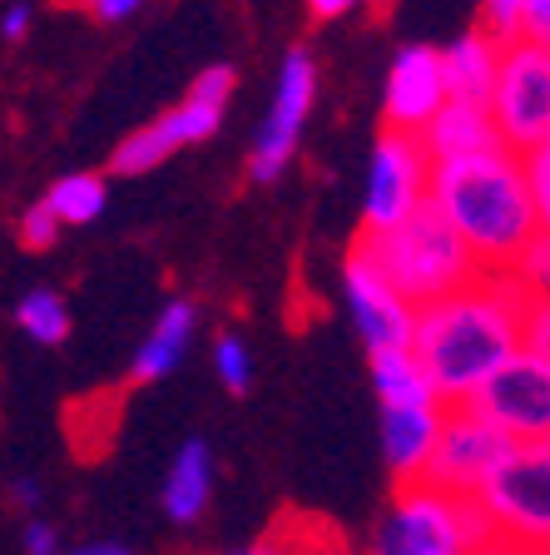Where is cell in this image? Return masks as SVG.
I'll return each mask as SVG.
<instances>
[{
  "instance_id": "obj_1",
  "label": "cell",
  "mask_w": 550,
  "mask_h": 555,
  "mask_svg": "<svg viewBox=\"0 0 550 555\" xmlns=\"http://www.w3.org/2000/svg\"><path fill=\"white\" fill-rule=\"evenodd\" d=\"M521 308H526V293L506 273H482L451 298L417 308L412 358L422 362L436 402L466 406L506 362L516 358Z\"/></svg>"
},
{
  "instance_id": "obj_2",
  "label": "cell",
  "mask_w": 550,
  "mask_h": 555,
  "mask_svg": "<svg viewBox=\"0 0 550 555\" xmlns=\"http://www.w3.org/2000/svg\"><path fill=\"white\" fill-rule=\"evenodd\" d=\"M426 204L451 223V233L466 243L482 273H506L536 238L526 169H521V154H511L506 144L461 154V159H436L426 179Z\"/></svg>"
},
{
  "instance_id": "obj_3",
  "label": "cell",
  "mask_w": 550,
  "mask_h": 555,
  "mask_svg": "<svg viewBox=\"0 0 550 555\" xmlns=\"http://www.w3.org/2000/svg\"><path fill=\"white\" fill-rule=\"evenodd\" d=\"M357 248L372 258V268H378L412 308L451 298L457 288H466V283L482 278L476 258L466 254V243L451 233V223L442 219L432 204L407 214V219L387 233H357Z\"/></svg>"
},
{
  "instance_id": "obj_4",
  "label": "cell",
  "mask_w": 550,
  "mask_h": 555,
  "mask_svg": "<svg viewBox=\"0 0 550 555\" xmlns=\"http://www.w3.org/2000/svg\"><path fill=\"white\" fill-rule=\"evenodd\" d=\"M496 531L476 496H451L436 486H392V501L372 520L362 555H476Z\"/></svg>"
},
{
  "instance_id": "obj_5",
  "label": "cell",
  "mask_w": 550,
  "mask_h": 555,
  "mask_svg": "<svg viewBox=\"0 0 550 555\" xmlns=\"http://www.w3.org/2000/svg\"><path fill=\"white\" fill-rule=\"evenodd\" d=\"M476 501L496 541L526 555H550V441H511Z\"/></svg>"
},
{
  "instance_id": "obj_6",
  "label": "cell",
  "mask_w": 550,
  "mask_h": 555,
  "mask_svg": "<svg viewBox=\"0 0 550 555\" xmlns=\"http://www.w3.org/2000/svg\"><path fill=\"white\" fill-rule=\"evenodd\" d=\"M491 125L511 154H530L550 139V50L530 40L501 46V69L491 85Z\"/></svg>"
},
{
  "instance_id": "obj_7",
  "label": "cell",
  "mask_w": 550,
  "mask_h": 555,
  "mask_svg": "<svg viewBox=\"0 0 550 555\" xmlns=\"http://www.w3.org/2000/svg\"><path fill=\"white\" fill-rule=\"evenodd\" d=\"M312 100H318V60L303 46H293L283 55V65H278L273 100H268V115L248 150V169L243 173H248L253 189H268L283 179V169L293 164V154H298V139L312 115Z\"/></svg>"
},
{
  "instance_id": "obj_8",
  "label": "cell",
  "mask_w": 550,
  "mask_h": 555,
  "mask_svg": "<svg viewBox=\"0 0 550 555\" xmlns=\"http://www.w3.org/2000/svg\"><path fill=\"white\" fill-rule=\"evenodd\" d=\"M426 179H432V159H426L422 139L382 129L372 144V159H367L362 233H387L407 214H417L426 204Z\"/></svg>"
},
{
  "instance_id": "obj_9",
  "label": "cell",
  "mask_w": 550,
  "mask_h": 555,
  "mask_svg": "<svg viewBox=\"0 0 550 555\" xmlns=\"http://www.w3.org/2000/svg\"><path fill=\"white\" fill-rule=\"evenodd\" d=\"M506 451H511V437L496 431L476 406H442V431H436V451L422 481L451 496H476Z\"/></svg>"
},
{
  "instance_id": "obj_10",
  "label": "cell",
  "mask_w": 550,
  "mask_h": 555,
  "mask_svg": "<svg viewBox=\"0 0 550 555\" xmlns=\"http://www.w3.org/2000/svg\"><path fill=\"white\" fill-rule=\"evenodd\" d=\"M343 308L367 352H401V347H412L417 308L372 268V258L357 243L343 258Z\"/></svg>"
},
{
  "instance_id": "obj_11",
  "label": "cell",
  "mask_w": 550,
  "mask_h": 555,
  "mask_svg": "<svg viewBox=\"0 0 550 555\" xmlns=\"http://www.w3.org/2000/svg\"><path fill=\"white\" fill-rule=\"evenodd\" d=\"M466 406L511 441H550V362L516 352Z\"/></svg>"
},
{
  "instance_id": "obj_12",
  "label": "cell",
  "mask_w": 550,
  "mask_h": 555,
  "mask_svg": "<svg viewBox=\"0 0 550 555\" xmlns=\"http://www.w3.org/2000/svg\"><path fill=\"white\" fill-rule=\"evenodd\" d=\"M447 104V75H442V50L436 46H401L382 80V129L397 134H422Z\"/></svg>"
},
{
  "instance_id": "obj_13",
  "label": "cell",
  "mask_w": 550,
  "mask_h": 555,
  "mask_svg": "<svg viewBox=\"0 0 550 555\" xmlns=\"http://www.w3.org/2000/svg\"><path fill=\"white\" fill-rule=\"evenodd\" d=\"M229 100H233V65H208L204 75H194L189 94L174 104L169 115L154 119V129H159L164 144L179 154V150H189V144H204V139L218 134Z\"/></svg>"
},
{
  "instance_id": "obj_14",
  "label": "cell",
  "mask_w": 550,
  "mask_h": 555,
  "mask_svg": "<svg viewBox=\"0 0 550 555\" xmlns=\"http://www.w3.org/2000/svg\"><path fill=\"white\" fill-rule=\"evenodd\" d=\"M442 431V406H382V462L392 486H417Z\"/></svg>"
},
{
  "instance_id": "obj_15",
  "label": "cell",
  "mask_w": 550,
  "mask_h": 555,
  "mask_svg": "<svg viewBox=\"0 0 550 555\" xmlns=\"http://www.w3.org/2000/svg\"><path fill=\"white\" fill-rule=\"evenodd\" d=\"M194 333H199V308L189 298H169L159 308V318H154V327L144 333V343H139L135 362H129V382L154 387V382L174 377L183 352L194 347Z\"/></svg>"
},
{
  "instance_id": "obj_16",
  "label": "cell",
  "mask_w": 550,
  "mask_h": 555,
  "mask_svg": "<svg viewBox=\"0 0 550 555\" xmlns=\"http://www.w3.org/2000/svg\"><path fill=\"white\" fill-rule=\"evenodd\" d=\"M214 447L204 437H183L159 486V506L174 526H199L214 501Z\"/></svg>"
},
{
  "instance_id": "obj_17",
  "label": "cell",
  "mask_w": 550,
  "mask_h": 555,
  "mask_svg": "<svg viewBox=\"0 0 550 555\" xmlns=\"http://www.w3.org/2000/svg\"><path fill=\"white\" fill-rule=\"evenodd\" d=\"M501 69V40L486 35L482 25L466 35H457L442 50V75H447V100H466V104H486Z\"/></svg>"
},
{
  "instance_id": "obj_18",
  "label": "cell",
  "mask_w": 550,
  "mask_h": 555,
  "mask_svg": "<svg viewBox=\"0 0 550 555\" xmlns=\"http://www.w3.org/2000/svg\"><path fill=\"white\" fill-rule=\"evenodd\" d=\"M422 150L426 159H461V154H482L496 150V125H491V109L486 104H466V100H447L436 109V119L422 129Z\"/></svg>"
},
{
  "instance_id": "obj_19",
  "label": "cell",
  "mask_w": 550,
  "mask_h": 555,
  "mask_svg": "<svg viewBox=\"0 0 550 555\" xmlns=\"http://www.w3.org/2000/svg\"><path fill=\"white\" fill-rule=\"evenodd\" d=\"M367 382H372L382 406H442L422 362L412 358V347H401V352H367Z\"/></svg>"
},
{
  "instance_id": "obj_20",
  "label": "cell",
  "mask_w": 550,
  "mask_h": 555,
  "mask_svg": "<svg viewBox=\"0 0 550 555\" xmlns=\"http://www.w3.org/2000/svg\"><path fill=\"white\" fill-rule=\"evenodd\" d=\"M40 198L50 204V214L60 219V229H90V223L104 214V204H110V179L94 173V169L60 173Z\"/></svg>"
},
{
  "instance_id": "obj_21",
  "label": "cell",
  "mask_w": 550,
  "mask_h": 555,
  "mask_svg": "<svg viewBox=\"0 0 550 555\" xmlns=\"http://www.w3.org/2000/svg\"><path fill=\"white\" fill-rule=\"evenodd\" d=\"M15 327L40 347H60L69 337V302L55 288H30L15 302Z\"/></svg>"
},
{
  "instance_id": "obj_22",
  "label": "cell",
  "mask_w": 550,
  "mask_h": 555,
  "mask_svg": "<svg viewBox=\"0 0 550 555\" xmlns=\"http://www.w3.org/2000/svg\"><path fill=\"white\" fill-rule=\"evenodd\" d=\"M164 159H174V150L164 144V134L150 119V125H139L135 134H125L115 144V154H110V173H115V179H139V173H154Z\"/></svg>"
},
{
  "instance_id": "obj_23",
  "label": "cell",
  "mask_w": 550,
  "mask_h": 555,
  "mask_svg": "<svg viewBox=\"0 0 550 555\" xmlns=\"http://www.w3.org/2000/svg\"><path fill=\"white\" fill-rule=\"evenodd\" d=\"M214 377L223 382V392L229 397L253 392V352L239 333H218L214 337Z\"/></svg>"
},
{
  "instance_id": "obj_24",
  "label": "cell",
  "mask_w": 550,
  "mask_h": 555,
  "mask_svg": "<svg viewBox=\"0 0 550 555\" xmlns=\"http://www.w3.org/2000/svg\"><path fill=\"white\" fill-rule=\"evenodd\" d=\"M506 278H511L526 298H550V233H536L516 254V263L506 268Z\"/></svg>"
},
{
  "instance_id": "obj_25",
  "label": "cell",
  "mask_w": 550,
  "mask_h": 555,
  "mask_svg": "<svg viewBox=\"0 0 550 555\" xmlns=\"http://www.w3.org/2000/svg\"><path fill=\"white\" fill-rule=\"evenodd\" d=\"M526 169V189H530V214H536V233H550V139L536 144L530 154H521Z\"/></svg>"
},
{
  "instance_id": "obj_26",
  "label": "cell",
  "mask_w": 550,
  "mask_h": 555,
  "mask_svg": "<svg viewBox=\"0 0 550 555\" xmlns=\"http://www.w3.org/2000/svg\"><path fill=\"white\" fill-rule=\"evenodd\" d=\"M15 233H21V248H30V254H46V248H55L60 243V219L50 214L46 198H35V204H25L21 223H15Z\"/></svg>"
},
{
  "instance_id": "obj_27",
  "label": "cell",
  "mask_w": 550,
  "mask_h": 555,
  "mask_svg": "<svg viewBox=\"0 0 550 555\" xmlns=\"http://www.w3.org/2000/svg\"><path fill=\"white\" fill-rule=\"evenodd\" d=\"M521 352L550 362V298H526L521 308Z\"/></svg>"
},
{
  "instance_id": "obj_28",
  "label": "cell",
  "mask_w": 550,
  "mask_h": 555,
  "mask_svg": "<svg viewBox=\"0 0 550 555\" xmlns=\"http://www.w3.org/2000/svg\"><path fill=\"white\" fill-rule=\"evenodd\" d=\"M482 30L496 35L501 46L521 40V0H482Z\"/></svg>"
},
{
  "instance_id": "obj_29",
  "label": "cell",
  "mask_w": 550,
  "mask_h": 555,
  "mask_svg": "<svg viewBox=\"0 0 550 555\" xmlns=\"http://www.w3.org/2000/svg\"><path fill=\"white\" fill-rule=\"evenodd\" d=\"M521 40L550 50V0H521Z\"/></svg>"
},
{
  "instance_id": "obj_30",
  "label": "cell",
  "mask_w": 550,
  "mask_h": 555,
  "mask_svg": "<svg viewBox=\"0 0 550 555\" xmlns=\"http://www.w3.org/2000/svg\"><path fill=\"white\" fill-rule=\"evenodd\" d=\"M21 545H25V555H65V551H60V531L50 526L46 516H30V520H25Z\"/></svg>"
},
{
  "instance_id": "obj_31",
  "label": "cell",
  "mask_w": 550,
  "mask_h": 555,
  "mask_svg": "<svg viewBox=\"0 0 550 555\" xmlns=\"http://www.w3.org/2000/svg\"><path fill=\"white\" fill-rule=\"evenodd\" d=\"M218 555H298V545H293V535L278 526V531L258 535V541H243V545H229V551H218Z\"/></svg>"
},
{
  "instance_id": "obj_32",
  "label": "cell",
  "mask_w": 550,
  "mask_h": 555,
  "mask_svg": "<svg viewBox=\"0 0 550 555\" xmlns=\"http://www.w3.org/2000/svg\"><path fill=\"white\" fill-rule=\"evenodd\" d=\"M5 501H11L15 511H40L46 491H40V481H35V476H15V481L5 486Z\"/></svg>"
},
{
  "instance_id": "obj_33",
  "label": "cell",
  "mask_w": 550,
  "mask_h": 555,
  "mask_svg": "<svg viewBox=\"0 0 550 555\" xmlns=\"http://www.w3.org/2000/svg\"><path fill=\"white\" fill-rule=\"evenodd\" d=\"M30 21H35L30 5H5V15H0V35L15 46V40H25V35H30Z\"/></svg>"
},
{
  "instance_id": "obj_34",
  "label": "cell",
  "mask_w": 550,
  "mask_h": 555,
  "mask_svg": "<svg viewBox=\"0 0 550 555\" xmlns=\"http://www.w3.org/2000/svg\"><path fill=\"white\" fill-rule=\"evenodd\" d=\"M144 0H94L90 11H94V21H104V25H119V21H129V15L139 11Z\"/></svg>"
},
{
  "instance_id": "obj_35",
  "label": "cell",
  "mask_w": 550,
  "mask_h": 555,
  "mask_svg": "<svg viewBox=\"0 0 550 555\" xmlns=\"http://www.w3.org/2000/svg\"><path fill=\"white\" fill-rule=\"evenodd\" d=\"M353 5H362V0H308V15L312 21H337V15H347Z\"/></svg>"
},
{
  "instance_id": "obj_36",
  "label": "cell",
  "mask_w": 550,
  "mask_h": 555,
  "mask_svg": "<svg viewBox=\"0 0 550 555\" xmlns=\"http://www.w3.org/2000/svg\"><path fill=\"white\" fill-rule=\"evenodd\" d=\"M65 555H135V551L119 545V541H85V545H75V551H65Z\"/></svg>"
},
{
  "instance_id": "obj_37",
  "label": "cell",
  "mask_w": 550,
  "mask_h": 555,
  "mask_svg": "<svg viewBox=\"0 0 550 555\" xmlns=\"http://www.w3.org/2000/svg\"><path fill=\"white\" fill-rule=\"evenodd\" d=\"M476 555H521V551H516V545H506V541H491V545H482Z\"/></svg>"
},
{
  "instance_id": "obj_38",
  "label": "cell",
  "mask_w": 550,
  "mask_h": 555,
  "mask_svg": "<svg viewBox=\"0 0 550 555\" xmlns=\"http://www.w3.org/2000/svg\"><path fill=\"white\" fill-rule=\"evenodd\" d=\"M75 5H94V0H75Z\"/></svg>"
},
{
  "instance_id": "obj_39",
  "label": "cell",
  "mask_w": 550,
  "mask_h": 555,
  "mask_svg": "<svg viewBox=\"0 0 550 555\" xmlns=\"http://www.w3.org/2000/svg\"><path fill=\"white\" fill-rule=\"evenodd\" d=\"M521 555H526V551H521Z\"/></svg>"
}]
</instances>
